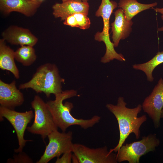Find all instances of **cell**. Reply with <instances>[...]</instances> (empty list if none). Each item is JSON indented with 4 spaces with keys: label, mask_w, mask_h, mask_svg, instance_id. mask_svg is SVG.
I'll return each instance as SVG.
<instances>
[{
    "label": "cell",
    "mask_w": 163,
    "mask_h": 163,
    "mask_svg": "<svg viewBox=\"0 0 163 163\" xmlns=\"http://www.w3.org/2000/svg\"><path fill=\"white\" fill-rule=\"evenodd\" d=\"M77 95V91L74 90L62 91L55 96L54 100L46 102L56 124L62 132H65L69 127L73 125L86 129L93 126L101 119V117L97 115L84 119L75 118L72 115L70 112L73 107L72 103L66 101L63 104V101Z\"/></svg>",
    "instance_id": "6da1fadb"
},
{
    "label": "cell",
    "mask_w": 163,
    "mask_h": 163,
    "mask_svg": "<svg viewBox=\"0 0 163 163\" xmlns=\"http://www.w3.org/2000/svg\"><path fill=\"white\" fill-rule=\"evenodd\" d=\"M126 104L124 98L119 97L116 105L108 104L106 105L107 108L114 115L117 120L120 133L118 143L114 148L109 150L110 152H117L131 133H134L136 138L138 139L140 136V128L147 120L145 115L138 117L142 109L141 104H138L135 108H130L126 107Z\"/></svg>",
    "instance_id": "7a4b0ae2"
},
{
    "label": "cell",
    "mask_w": 163,
    "mask_h": 163,
    "mask_svg": "<svg viewBox=\"0 0 163 163\" xmlns=\"http://www.w3.org/2000/svg\"><path fill=\"white\" fill-rule=\"evenodd\" d=\"M64 81L59 75L57 66L47 63L39 66L31 79L20 84L19 89L30 88L37 93L43 92L49 97L52 94L55 96L62 91V83Z\"/></svg>",
    "instance_id": "3957f363"
},
{
    "label": "cell",
    "mask_w": 163,
    "mask_h": 163,
    "mask_svg": "<svg viewBox=\"0 0 163 163\" xmlns=\"http://www.w3.org/2000/svg\"><path fill=\"white\" fill-rule=\"evenodd\" d=\"M117 7L118 4L114 1L102 0L100 5L95 12V16L101 17L103 21V30L95 34L94 39L99 42H103L105 44V53L101 59V62L104 63L109 62L114 59L121 62L126 60L122 54L118 53L115 51L113 44L110 38V19L113 10Z\"/></svg>",
    "instance_id": "277c9868"
},
{
    "label": "cell",
    "mask_w": 163,
    "mask_h": 163,
    "mask_svg": "<svg viewBox=\"0 0 163 163\" xmlns=\"http://www.w3.org/2000/svg\"><path fill=\"white\" fill-rule=\"evenodd\" d=\"M34 110V118L33 124L27 128L31 133L41 136L44 140L53 131L57 130L52 116L45 103L39 95H35L31 103Z\"/></svg>",
    "instance_id": "5b68a950"
},
{
    "label": "cell",
    "mask_w": 163,
    "mask_h": 163,
    "mask_svg": "<svg viewBox=\"0 0 163 163\" xmlns=\"http://www.w3.org/2000/svg\"><path fill=\"white\" fill-rule=\"evenodd\" d=\"M160 144V140L155 134L144 136L139 141L123 145L117 152V162L127 161L129 163H139L140 158L155 149Z\"/></svg>",
    "instance_id": "8992f818"
},
{
    "label": "cell",
    "mask_w": 163,
    "mask_h": 163,
    "mask_svg": "<svg viewBox=\"0 0 163 163\" xmlns=\"http://www.w3.org/2000/svg\"><path fill=\"white\" fill-rule=\"evenodd\" d=\"M47 137L49 143L37 163H47L55 157H59L64 153L72 152L73 143L72 131L60 132L56 130L49 134Z\"/></svg>",
    "instance_id": "52a82bcc"
},
{
    "label": "cell",
    "mask_w": 163,
    "mask_h": 163,
    "mask_svg": "<svg viewBox=\"0 0 163 163\" xmlns=\"http://www.w3.org/2000/svg\"><path fill=\"white\" fill-rule=\"evenodd\" d=\"M34 116L32 110L21 112L0 106V121L4 120L3 118L6 119L16 132L19 145L18 148L14 150L16 153L22 152L27 142L32 141L25 139L24 136L28 124L30 122Z\"/></svg>",
    "instance_id": "ba28073f"
},
{
    "label": "cell",
    "mask_w": 163,
    "mask_h": 163,
    "mask_svg": "<svg viewBox=\"0 0 163 163\" xmlns=\"http://www.w3.org/2000/svg\"><path fill=\"white\" fill-rule=\"evenodd\" d=\"M80 163H117L116 154L110 152L106 146L90 148L85 145L73 144L72 152Z\"/></svg>",
    "instance_id": "9c48e42d"
},
{
    "label": "cell",
    "mask_w": 163,
    "mask_h": 163,
    "mask_svg": "<svg viewBox=\"0 0 163 163\" xmlns=\"http://www.w3.org/2000/svg\"><path fill=\"white\" fill-rule=\"evenodd\" d=\"M142 108L152 120L155 127H159L163 108V79L162 78L159 80L151 94L145 99Z\"/></svg>",
    "instance_id": "30bf717a"
},
{
    "label": "cell",
    "mask_w": 163,
    "mask_h": 163,
    "mask_svg": "<svg viewBox=\"0 0 163 163\" xmlns=\"http://www.w3.org/2000/svg\"><path fill=\"white\" fill-rule=\"evenodd\" d=\"M43 2L41 0H0V11L5 14L16 12L31 17L36 14Z\"/></svg>",
    "instance_id": "8fae6325"
},
{
    "label": "cell",
    "mask_w": 163,
    "mask_h": 163,
    "mask_svg": "<svg viewBox=\"0 0 163 163\" xmlns=\"http://www.w3.org/2000/svg\"><path fill=\"white\" fill-rule=\"evenodd\" d=\"M3 39L12 45H29L34 46L38 38L28 29L11 25L2 33Z\"/></svg>",
    "instance_id": "7c38bea8"
},
{
    "label": "cell",
    "mask_w": 163,
    "mask_h": 163,
    "mask_svg": "<svg viewBox=\"0 0 163 163\" xmlns=\"http://www.w3.org/2000/svg\"><path fill=\"white\" fill-rule=\"evenodd\" d=\"M24 101L23 94L17 88L15 81L7 83L0 80L1 106L14 110L15 107L22 105Z\"/></svg>",
    "instance_id": "4fadbf2b"
},
{
    "label": "cell",
    "mask_w": 163,
    "mask_h": 163,
    "mask_svg": "<svg viewBox=\"0 0 163 163\" xmlns=\"http://www.w3.org/2000/svg\"><path fill=\"white\" fill-rule=\"evenodd\" d=\"M114 20L111 24L112 39L114 47H117L121 40L128 37L132 30V20L128 21L121 8L117 10L114 13Z\"/></svg>",
    "instance_id": "5bb4252c"
},
{
    "label": "cell",
    "mask_w": 163,
    "mask_h": 163,
    "mask_svg": "<svg viewBox=\"0 0 163 163\" xmlns=\"http://www.w3.org/2000/svg\"><path fill=\"white\" fill-rule=\"evenodd\" d=\"M89 5L87 2L78 0L56 3L52 7L53 14L55 18L64 21L67 17L76 13H81L88 15Z\"/></svg>",
    "instance_id": "9a60e30c"
},
{
    "label": "cell",
    "mask_w": 163,
    "mask_h": 163,
    "mask_svg": "<svg viewBox=\"0 0 163 163\" xmlns=\"http://www.w3.org/2000/svg\"><path fill=\"white\" fill-rule=\"evenodd\" d=\"M14 51L7 45L4 40L0 39V68L9 71L18 79L19 72L14 61Z\"/></svg>",
    "instance_id": "2e32d148"
},
{
    "label": "cell",
    "mask_w": 163,
    "mask_h": 163,
    "mask_svg": "<svg viewBox=\"0 0 163 163\" xmlns=\"http://www.w3.org/2000/svg\"><path fill=\"white\" fill-rule=\"evenodd\" d=\"M157 4V2L145 4L139 3L137 0H120L118 7L123 9L126 18L130 21L139 13L153 8Z\"/></svg>",
    "instance_id": "e0dca14e"
},
{
    "label": "cell",
    "mask_w": 163,
    "mask_h": 163,
    "mask_svg": "<svg viewBox=\"0 0 163 163\" xmlns=\"http://www.w3.org/2000/svg\"><path fill=\"white\" fill-rule=\"evenodd\" d=\"M14 56L17 61L26 66L32 65L37 58L33 46L29 45L20 46L14 51Z\"/></svg>",
    "instance_id": "ac0fdd59"
},
{
    "label": "cell",
    "mask_w": 163,
    "mask_h": 163,
    "mask_svg": "<svg viewBox=\"0 0 163 163\" xmlns=\"http://www.w3.org/2000/svg\"><path fill=\"white\" fill-rule=\"evenodd\" d=\"M163 63V51L158 52L149 61L142 64H135L133 66V68L136 70H140L145 74L147 80L152 82L154 80L152 72L160 64Z\"/></svg>",
    "instance_id": "d6986e66"
},
{
    "label": "cell",
    "mask_w": 163,
    "mask_h": 163,
    "mask_svg": "<svg viewBox=\"0 0 163 163\" xmlns=\"http://www.w3.org/2000/svg\"><path fill=\"white\" fill-rule=\"evenodd\" d=\"M88 15L81 13H76L67 17L63 22L64 24L83 30L89 28L91 22Z\"/></svg>",
    "instance_id": "ffe728a7"
},
{
    "label": "cell",
    "mask_w": 163,
    "mask_h": 163,
    "mask_svg": "<svg viewBox=\"0 0 163 163\" xmlns=\"http://www.w3.org/2000/svg\"><path fill=\"white\" fill-rule=\"evenodd\" d=\"M7 163H33L32 159L25 153L21 152L18 154L15 155L12 158L8 159Z\"/></svg>",
    "instance_id": "44dd1931"
},
{
    "label": "cell",
    "mask_w": 163,
    "mask_h": 163,
    "mask_svg": "<svg viewBox=\"0 0 163 163\" xmlns=\"http://www.w3.org/2000/svg\"><path fill=\"white\" fill-rule=\"evenodd\" d=\"M72 152L64 153L62 156L57 158L56 163H70L72 162Z\"/></svg>",
    "instance_id": "7402d4cb"
},
{
    "label": "cell",
    "mask_w": 163,
    "mask_h": 163,
    "mask_svg": "<svg viewBox=\"0 0 163 163\" xmlns=\"http://www.w3.org/2000/svg\"><path fill=\"white\" fill-rule=\"evenodd\" d=\"M154 10L156 12L161 14V18L163 20V7L162 8H156L154 9Z\"/></svg>",
    "instance_id": "603a6c76"
},
{
    "label": "cell",
    "mask_w": 163,
    "mask_h": 163,
    "mask_svg": "<svg viewBox=\"0 0 163 163\" xmlns=\"http://www.w3.org/2000/svg\"><path fill=\"white\" fill-rule=\"evenodd\" d=\"M158 31H163V26L161 27L158 28Z\"/></svg>",
    "instance_id": "cb8c5ba5"
},
{
    "label": "cell",
    "mask_w": 163,
    "mask_h": 163,
    "mask_svg": "<svg viewBox=\"0 0 163 163\" xmlns=\"http://www.w3.org/2000/svg\"><path fill=\"white\" fill-rule=\"evenodd\" d=\"M61 0L62 1V2H66V1H70V0ZM80 0V1H83L87 2L89 0Z\"/></svg>",
    "instance_id": "d4e9b609"
},
{
    "label": "cell",
    "mask_w": 163,
    "mask_h": 163,
    "mask_svg": "<svg viewBox=\"0 0 163 163\" xmlns=\"http://www.w3.org/2000/svg\"><path fill=\"white\" fill-rule=\"evenodd\" d=\"M161 118H163V108L162 109V111H161Z\"/></svg>",
    "instance_id": "484cf974"
},
{
    "label": "cell",
    "mask_w": 163,
    "mask_h": 163,
    "mask_svg": "<svg viewBox=\"0 0 163 163\" xmlns=\"http://www.w3.org/2000/svg\"></svg>",
    "instance_id": "4316f807"
}]
</instances>
